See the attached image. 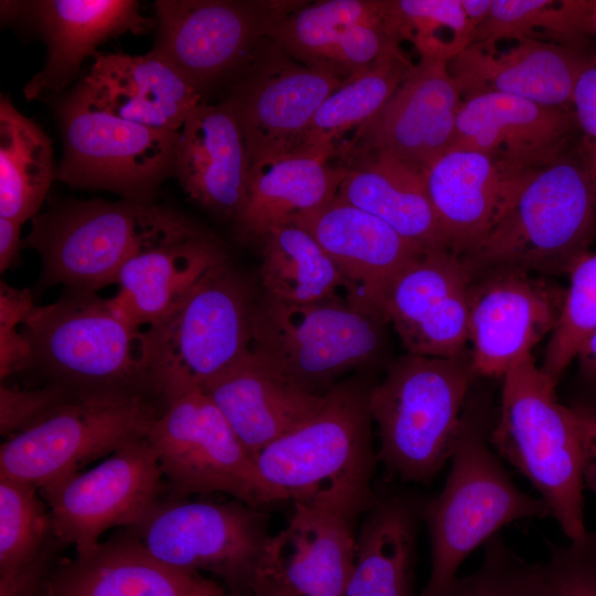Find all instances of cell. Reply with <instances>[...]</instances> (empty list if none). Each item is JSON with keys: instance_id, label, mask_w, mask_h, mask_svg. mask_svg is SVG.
Wrapping results in <instances>:
<instances>
[{"instance_id": "obj_1", "label": "cell", "mask_w": 596, "mask_h": 596, "mask_svg": "<svg viewBox=\"0 0 596 596\" xmlns=\"http://www.w3.org/2000/svg\"><path fill=\"white\" fill-rule=\"evenodd\" d=\"M483 403L467 400L441 491L425 499L422 519L430 541V572L421 596H438L465 558L502 526L551 517L540 497L517 487L489 443Z\"/></svg>"}, {"instance_id": "obj_2", "label": "cell", "mask_w": 596, "mask_h": 596, "mask_svg": "<svg viewBox=\"0 0 596 596\" xmlns=\"http://www.w3.org/2000/svg\"><path fill=\"white\" fill-rule=\"evenodd\" d=\"M375 383L372 370L336 383L311 417L254 457L278 501L333 493L368 509L375 503L370 411Z\"/></svg>"}, {"instance_id": "obj_3", "label": "cell", "mask_w": 596, "mask_h": 596, "mask_svg": "<svg viewBox=\"0 0 596 596\" xmlns=\"http://www.w3.org/2000/svg\"><path fill=\"white\" fill-rule=\"evenodd\" d=\"M596 237V181L581 145L532 172L511 207L461 258L477 276L496 268L566 273Z\"/></svg>"}, {"instance_id": "obj_4", "label": "cell", "mask_w": 596, "mask_h": 596, "mask_svg": "<svg viewBox=\"0 0 596 596\" xmlns=\"http://www.w3.org/2000/svg\"><path fill=\"white\" fill-rule=\"evenodd\" d=\"M476 373L470 355L406 353L387 363L370 395L380 449L391 473L428 486L449 460Z\"/></svg>"}, {"instance_id": "obj_5", "label": "cell", "mask_w": 596, "mask_h": 596, "mask_svg": "<svg viewBox=\"0 0 596 596\" xmlns=\"http://www.w3.org/2000/svg\"><path fill=\"white\" fill-rule=\"evenodd\" d=\"M502 380L490 446L532 483L566 538L576 540L587 530L582 445L573 413L557 402L556 383L532 354Z\"/></svg>"}, {"instance_id": "obj_6", "label": "cell", "mask_w": 596, "mask_h": 596, "mask_svg": "<svg viewBox=\"0 0 596 596\" xmlns=\"http://www.w3.org/2000/svg\"><path fill=\"white\" fill-rule=\"evenodd\" d=\"M389 323L385 315L344 300L295 304L262 292L252 316L251 350L290 383L323 395L344 373L373 370L386 360Z\"/></svg>"}, {"instance_id": "obj_7", "label": "cell", "mask_w": 596, "mask_h": 596, "mask_svg": "<svg viewBox=\"0 0 596 596\" xmlns=\"http://www.w3.org/2000/svg\"><path fill=\"white\" fill-rule=\"evenodd\" d=\"M31 365L77 391L156 394L145 331L95 291L70 288L58 300L34 306L22 323ZM159 396V395H158Z\"/></svg>"}, {"instance_id": "obj_8", "label": "cell", "mask_w": 596, "mask_h": 596, "mask_svg": "<svg viewBox=\"0 0 596 596\" xmlns=\"http://www.w3.org/2000/svg\"><path fill=\"white\" fill-rule=\"evenodd\" d=\"M257 296L227 258L145 331L152 386L164 401L203 387L251 349Z\"/></svg>"}, {"instance_id": "obj_9", "label": "cell", "mask_w": 596, "mask_h": 596, "mask_svg": "<svg viewBox=\"0 0 596 596\" xmlns=\"http://www.w3.org/2000/svg\"><path fill=\"white\" fill-rule=\"evenodd\" d=\"M31 221L23 245L40 255L43 280L93 291L115 284L124 264L141 248L191 223L153 202L125 199L70 200Z\"/></svg>"}, {"instance_id": "obj_10", "label": "cell", "mask_w": 596, "mask_h": 596, "mask_svg": "<svg viewBox=\"0 0 596 596\" xmlns=\"http://www.w3.org/2000/svg\"><path fill=\"white\" fill-rule=\"evenodd\" d=\"M152 396L160 397L138 391H73L45 417L1 445L0 477L41 489L146 438L163 408Z\"/></svg>"}, {"instance_id": "obj_11", "label": "cell", "mask_w": 596, "mask_h": 596, "mask_svg": "<svg viewBox=\"0 0 596 596\" xmlns=\"http://www.w3.org/2000/svg\"><path fill=\"white\" fill-rule=\"evenodd\" d=\"M132 529L160 563L187 573L211 572L237 596H257L277 577L267 520L238 500L158 502Z\"/></svg>"}, {"instance_id": "obj_12", "label": "cell", "mask_w": 596, "mask_h": 596, "mask_svg": "<svg viewBox=\"0 0 596 596\" xmlns=\"http://www.w3.org/2000/svg\"><path fill=\"white\" fill-rule=\"evenodd\" d=\"M63 156L55 179L83 190H107L125 200L152 202L172 175L179 132L115 116L81 82L56 106Z\"/></svg>"}, {"instance_id": "obj_13", "label": "cell", "mask_w": 596, "mask_h": 596, "mask_svg": "<svg viewBox=\"0 0 596 596\" xmlns=\"http://www.w3.org/2000/svg\"><path fill=\"white\" fill-rule=\"evenodd\" d=\"M147 439L179 494L223 492L256 509L278 501L254 457L202 390L164 401Z\"/></svg>"}, {"instance_id": "obj_14", "label": "cell", "mask_w": 596, "mask_h": 596, "mask_svg": "<svg viewBox=\"0 0 596 596\" xmlns=\"http://www.w3.org/2000/svg\"><path fill=\"white\" fill-rule=\"evenodd\" d=\"M305 2L279 0H158L151 50L204 98L249 60L269 28Z\"/></svg>"}, {"instance_id": "obj_15", "label": "cell", "mask_w": 596, "mask_h": 596, "mask_svg": "<svg viewBox=\"0 0 596 596\" xmlns=\"http://www.w3.org/2000/svg\"><path fill=\"white\" fill-rule=\"evenodd\" d=\"M343 81L263 40L233 77L226 97L244 135L248 169L299 155L313 116Z\"/></svg>"}, {"instance_id": "obj_16", "label": "cell", "mask_w": 596, "mask_h": 596, "mask_svg": "<svg viewBox=\"0 0 596 596\" xmlns=\"http://www.w3.org/2000/svg\"><path fill=\"white\" fill-rule=\"evenodd\" d=\"M163 477L146 438L132 441L103 462L39 489L57 540L77 555L93 551L99 536L117 525L139 524L158 503Z\"/></svg>"}, {"instance_id": "obj_17", "label": "cell", "mask_w": 596, "mask_h": 596, "mask_svg": "<svg viewBox=\"0 0 596 596\" xmlns=\"http://www.w3.org/2000/svg\"><path fill=\"white\" fill-rule=\"evenodd\" d=\"M565 290L532 273L496 268L473 277L468 342L476 375L502 377L554 330Z\"/></svg>"}, {"instance_id": "obj_18", "label": "cell", "mask_w": 596, "mask_h": 596, "mask_svg": "<svg viewBox=\"0 0 596 596\" xmlns=\"http://www.w3.org/2000/svg\"><path fill=\"white\" fill-rule=\"evenodd\" d=\"M446 61L421 60L369 121L344 145L347 159L386 153L424 172L451 148L464 103Z\"/></svg>"}, {"instance_id": "obj_19", "label": "cell", "mask_w": 596, "mask_h": 596, "mask_svg": "<svg viewBox=\"0 0 596 596\" xmlns=\"http://www.w3.org/2000/svg\"><path fill=\"white\" fill-rule=\"evenodd\" d=\"M472 280L464 259L448 249L426 251L401 270L382 308L407 353H466Z\"/></svg>"}, {"instance_id": "obj_20", "label": "cell", "mask_w": 596, "mask_h": 596, "mask_svg": "<svg viewBox=\"0 0 596 596\" xmlns=\"http://www.w3.org/2000/svg\"><path fill=\"white\" fill-rule=\"evenodd\" d=\"M2 21L21 20L36 30L47 49L43 67L23 87L26 100L63 93L87 56L105 41L147 31L155 22L132 0L1 1Z\"/></svg>"}, {"instance_id": "obj_21", "label": "cell", "mask_w": 596, "mask_h": 596, "mask_svg": "<svg viewBox=\"0 0 596 596\" xmlns=\"http://www.w3.org/2000/svg\"><path fill=\"white\" fill-rule=\"evenodd\" d=\"M577 128L574 110L488 93L464 100L451 148L479 151L510 172L528 174L568 152Z\"/></svg>"}, {"instance_id": "obj_22", "label": "cell", "mask_w": 596, "mask_h": 596, "mask_svg": "<svg viewBox=\"0 0 596 596\" xmlns=\"http://www.w3.org/2000/svg\"><path fill=\"white\" fill-rule=\"evenodd\" d=\"M292 223L306 230L333 260L345 280L349 304L361 311L385 315L382 300L389 286L426 252L339 195Z\"/></svg>"}, {"instance_id": "obj_23", "label": "cell", "mask_w": 596, "mask_h": 596, "mask_svg": "<svg viewBox=\"0 0 596 596\" xmlns=\"http://www.w3.org/2000/svg\"><path fill=\"white\" fill-rule=\"evenodd\" d=\"M366 511L333 493L294 502L287 525L272 538L276 576L301 596H344L355 557L354 520Z\"/></svg>"}, {"instance_id": "obj_24", "label": "cell", "mask_w": 596, "mask_h": 596, "mask_svg": "<svg viewBox=\"0 0 596 596\" xmlns=\"http://www.w3.org/2000/svg\"><path fill=\"white\" fill-rule=\"evenodd\" d=\"M531 173L510 172L465 148H450L435 159L423 174L449 251L460 257L473 251L511 207Z\"/></svg>"}, {"instance_id": "obj_25", "label": "cell", "mask_w": 596, "mask_h": 596, "mask_svg": "<svg viewBox=\"0 0 596 596\" xmlns=\"http://www.w3.org/2000/svg\"><path fill=\"white\" fill-rule=\"evenodd\" d=\"M172 175L200 206L235 221L244 205L248 157L237 116L225 98L199 104L178 138Z\"/></svg>"}, {"instance_id": "obj_26", "label": "cell", "mask_w": 596, "mask_h": 596, "mask_svg": "<svg viewBox=\"0 0 596 596\" xmlns=\"http://www.w3.org/2000/svg\"><path fill=\"white\" fill-rule=\"evenodd\" d=\"M226 258L221 245L191 222L130 257L115 281L119 291L109 300L132 326H152Z\"/></svg>"}, {"instance_id": "obj_27", "label": "cell", "mask_w": 596, "mask_h": 596, "mask_svg": "<svg viewBox=\"0 0 596 596\" xmlns=\"http://www.w3.org/2000/svg\"><path fill=\"white\" fill-rule=\"evenodd\" d=\"M593 56L553 42L525 39L501 54L471 44L447 66L464 100L498 93L565 107L579 73Z\"/></svg>"}, {"instance_id": "obj_28", "label": "cell", "mask_w": 596, "mask_h": 596, "mask_svg": "<svg viewBox=\"0 0 596 596\" xmlns=\"http://www.w3.org/2000/svg\"><path fill=\"white\" fill-rule=\"evenodd\" d=\"M202 391L253 457L311 417L324 398L284 379L251 349Z\"/></svg>"}, {"instance_id": "obj_29", "label": "cell", "mask_w": 596, "mask_h": 596, "mask_svg": "<svg viewBox=\"0 0 596 596\" xmlns=\"http://www.w3.org/2000/svg\"><path fill=\"white\" fill-rule=\"evenodd\" d=\"M82 82L104 109L157 130L179 132L190 113L205 100L151 51L146 55L98 52Z\"/></svg>"}, {"instance_id": "obj_30", "label": "cell", "mask_w": 596, "mask_h": 596, "mask_svg": "<svg viewBox=\"0 0 596 596\" xmlns=\"http://www.w3.org/2000/svg\"><path fill=\"white\" fill-rule=\"evenodd\" d=\"M203 581L160 563L130 539L77 555L30 596H196Z\"/></svg>"}, {"instance_id": "obj_31", "label": "cell", "mask_w": 596, "mask_h": 596, "mask_svg": "<svg viewBox=\"0 0 596 596\" xmlns=\"http://www.w3.org/2000/svg\"><path fill=\"white\" fill-rule=\"evenodd\" d=\"M425 499L377 496L355 540L344 596H415L417 532Z\"/></svg>"}, {"instance_id": "obj_32", "label": "cell", "mask_w": 596, "mask_h": 596, "mask_svg": "<svg viewBox=\"0 0 596 596\" xmlns=\"http://www.w3.org/2000/svg\"><path fill=\"white\" fill-rule=\"evenodd\" d=\"M313 157L297 155L248 169L244 205L234 221L238 236L258 245L273 228L331 202L347 174Z\"/></svg>"}, {"instance_id": "obj_33", "label": "cell", "mask_w": 596, "mask_h": 596, "mask_svg": "<svg viewBox=\"0 0 596 596\" xmlns=\"http://www.w3.org/2000/svg\"><path fill=\"white\" fill-rule=\"evenodd\" d=\"M347 169L339 196L426 251H449L423 172L386 153L360 157Z\"/></svg>"}, {"instance_id": "obj_34", "label": "cell", "mask_w": 596, "mask_h": 596, "mask_svg": "<svg viewBox=\"0 0 596 596\" xmlns=\"http://www.w3.org/2000/svg\"><path fill=\"white\" fill-rule=\"evenodd\" d=\"M258 246V274L265 295L295 304L328 300L349 304L342 273L319 243L299 225L288 223L273 228Z\"/></svg>"}, {"instance_id": "obj_35", "label": "cell", "mask_w": 596, "mask_h": 596, "mask_svg": "<svg viewBox=\"0 0 596 596\" xmlns=\"http://www.w3.org/2000/svg\"><path fill=\"white\" fill-rule=\"evenodd\" d=\"M38 492L28 482L0 477V596H30L44 581L54 532Z\"/></svg>"}, {"instance_id": "obj_36", "label": "cell", "mask_w": 596, "mask_h": 596, "mask_svg": "<svg viewBox=\"0 0 596 596\" xmlns=\"http://www.w3.org/2000/svg\"><path fill=\"white\" fill-rule=\"evenodd\" d=\"M55 175L47 135L1 95L0 217L23 224L36 216Z\"/></svg>"}, {"instance_id": "obj_37", "label": "cell", "mask_w": 596, "mask_h": 596, "mask_svg": "<svg viewBox=\"0 0 596 596\" xmlns=\"http://www.w3.org/2000/svg\"><path fill=\"white\" fill-rule=\"evenodd\" d=\"M412 67L403 52L389 54L344 79L317 110L299 155L328 162L337 141L374 117Z\"/></svg>"}, {"instance_id": "obj_38", "label": "cell", "mask_w": 596, "mask_h": 596, "mask_svg": "<svg viewBox=\"0 0 596 596\" xmlns=\"http://www.w3.org/2000/svg\"><path fill=\"white\" fill-rule=\"evenodd\" d=\"M379 21L386 22L385 0L318 1L275 22L266 38L296 62L333 73V60L348 33L360 23Z\"/></svg>"}, {"instance_id": "obj_39", "label": "cell", "mask_w": 596, "mask_h": 596, "mask_svg": "<svg viewBox=\"0 0 596 596\" xmlns=\"http://www.w3.org/2000/svg\"><path fill=\"white\" fill-rule=\"evenodd\" d=\"M596 0H492L476 29L472 44L491 47L500 40L535 39V30L553 43L582 50L595 30Z\"/></svg>"}, {"instance_id": "obj_40", "label": "cell", "mask_w": 596, "mask_h": 596, "mask_svg": "<svg viewBox=\"0 0 596 596\" xmlns=\"http://www.w3.org/2000/svg\"><path fill=\"white\" fill-rule=\"evenodd\" d=\"M387 29L412 42L421 60L449 62L473 42L460 0H385Z\"/></svg>"}, {"instance_id": "obj_41", "label": "cell", "mask_w": 596, "mask_h": 596, "mask_svg": "<svg viewBox=\"0 0 596 596\" xmlns=\"http://www.w3.org/2000/svg\"><path fill=\"white\" fill-rule=\"evenodd\" d=\"M566 274L570 285L541 366L556 384L583 344L596 332V252L579 255Z\"/></svg>"}, {"instance_id": "obj_42", "label": "cell", "mask_w": 596, "mask_h": 596, "mask_svg": "<svg viewBox=\"0 0 596 596\" xmlns=\"http://www.w3.org/2000/svg\"><path fill=\"white\" fill-rule=\"evenodd\" d=\"M544 564L514 553L498 533L485 543L479 568L457 576L438 596H545Z\"/></svg>"}, {"instance_id": "obj_43", "label": "cell", "mask_w": 596, "mask_h": 596, "mask_svg": "<svg viewBox=\"0 0 596 596\" xmlns=\"http://www.w3.org/2000/svg\"><path fill=\"white\" fill-rule=\"evenodd\" d=\"M544 579L545 596H596V531L551 545Z\"/></svg>"}, {"instance_id": "obj_44", "label": "cell", "mask_w": 596, "mask_h": 596, "mask_svg": "<svg viewBox=\"0 0 596 596\" xmlns=\"http://www.w3.org/2000/svg\"><path fill=\"white\" fill-rule=\"evenodd\" d=\"M73 391L56 383L32 390H19L4 385L0 387V432L13 436L34 425Z\"/></svg>"}, {"instance_id": "obj_45", "label": "cell", "mask_w": 596, "mask_h": 596, "mask_svg": "<svg viewBox=\"0 0 596 596\" xmlns=\"http://www.w3.org/2000/svg\"><path fill=\"white\" fill-rule=\"evenodd\" d=\"M578 128L583 132L582 146L596 181V54L579 73L571 98Z\"/></svg>"}, {"instance_id": "obj_46", "label": "cell", "mask_w": 596, "mask_h": 596, "mask_svg": "<svg viewBox=\"0 0 596 596\" xmlns=\"http://www.w3.org/2000/svg\"><path fill=\"white\" fill-rule=\"evenodd\" d=\"M570 408L581 438L584 486L596 494V407L573 403Z\"/></svg>"}, {"instance_id": "obj_47", "label": "cell", "mask_w": 596, "mask_h": 596, "mask_svg": "<svg viewBox=\"0 0 596 596\" xmlns=\"http://www.w3.org/2000/svg\"><path fill=\"white\" fill-rule=\"evenodd\" d=\"M576 360L581 396L574 403L596 407V332L583 344Z\"/></svg>"}, {"instance_id": "obj_48", "label": "cell", "mask_w": 596, "mask_h": 596, "mask_svg": "<svg viewBox=\"0 0 596 596\" xmlns=\"http://www.w3.org/2000/svg\"><path fill=\"white\" fill-rule=\"evenodd\" d=\"M21 223L0 217V269L1 272L12 267L19 256L21 242Z\"/></svg>"}, {"instance_id": "obj_49", "label": "cell", "mask_w": 596, "mask_h": 596, "mask_svg": "<svg viewBox=\"0 0 596 596\" xmlns=\"http://www.w3.org/2000/svg\"><path fill=\"white\" fill-rule=\"evenodd\" d=\"M460 3L469 23L476 31L488 17L492 0H460Z\"/></svg>"}, {"instance_id": "obj_50", "label": "cell", "mask_w": 596, "mask_h": 596, "mask_svg": "<svg viewBox=\"0 0 596 596\" xmlns=\"http://www.w3.org/2000/svg\"><path fill=\"white\" fill-rule=\"evenodd\" d=\"M257 596H301L279 577L269 579L258 592Z\"/></svg>"}, {"instance_id": "obj_51", "label": "cell", "mask_w": 596, "mask_h": 596, "mask_svg": "<svg viewBox=\"0 0 596 596\" xmlns=\"http://www.w3.org/2000/svg\"><path fill=\"white\" fill-rule=\"evenodd\" d=\"M196 596H225V593L220 585L204 578Z\"/></svg>"}, {"instance_id": "obj_52", "label": "cell", "mask_w": 596, "mask_h": 596, "mask_svg": "<svg viewBox=\"0 0 596 596\" xmlns=\"http://www.w3.org/2000/svg\"><path fill=\"white\" fill-rule=\"evenodd\" d=\"M595 30H596V12H595Z\"/></svg>"}]
</instances>
